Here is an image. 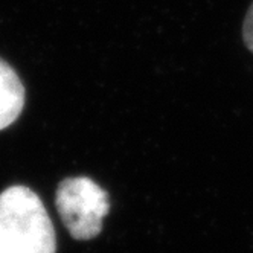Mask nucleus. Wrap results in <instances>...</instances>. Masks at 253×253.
<instances>
[{
    "instance_id": "nucleus-1",
    "label": "nucleus",
    "mask_w": 253,
    "mask_h": 253,
    "mask_svg": "<svg viewBox=\"0 0 253 253\" xmlns=\"http://www.w3.org/2000/svg\"><path fill=\"white\" fill-rule=\"evenodd\" d=\"M0 253H57L53 224L40 197L26 186L0 194Z\"/></svg>"
},
{
    "instance_id": "nucleus-2",
    "label": "nucleus",
    "mask_w": 253,
    "mask_h": 253,
    "mask_svg": "<svg viewBox=\"0 0 253 253\" xmlns=\"http://www.w3.org/2000/svg\"><path fill=\"white\" fill-rule=\"evenodd\" d=\"M55 203L69 233L84 241L98 237L110 209L108 194L87 177L64 178L58 185Z\"/></svg>"
},
{
    "instance_id": "nucleus-3",
    "label": "nucleus",
    "mask_w": 253,
    "mask_h": 253,
    "mask_svg": "<svg viewBox=\"0 0 253 253\" xmlns=\"http://www.w3.org/2000/svg\"><path fill=\"white\" fill-rule=\"evenodd\" d=\"M25 105V87L15 70L0 58V130L20 116Z\"/></svg>"
},
{
    "instance_id": "nucleus-4",
    "label": "nucleus",
    "mask_w": 253,
    "mask_h": 253,
    "mask_svg": "<svg viewBox=\"0 0 253 253\" xmlns=\"http://www.w3.org/2000/svg\"><path fill=\"white\" fill-rule=\"evenodd\" d=\"M243 39L250 52H253V3L250 5L243 25Z\"/></svg>"
}]
</instances>
